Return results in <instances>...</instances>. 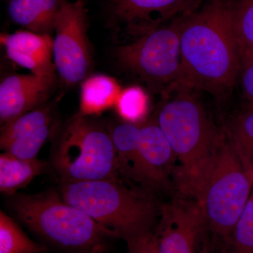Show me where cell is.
I'll use <instances>...</instances> for the list:
<instances>
[{
  "label": "cell",
  "mask_w": 253,
  "mask_h": 253,
  "mask_svg": "<svg viewBox=\"0 0 253 253\" xmlns=\"http://www.w3.org/2000/svg\"><path fill=\"white\" fill-rule=\"evenodd\" d=\"M182 86L224 95L241 71L229 0H204L183 16Z\"/></svg>",
  "instance_id": "obj_1"
},
{
  "label": "cell",
  "mask_w": 253,
  "mask_h": 253,
  "mask_svg": "<svg viewBox=\"0 0 253 253\" xmlns=\"http://www.w3.org/2000/svg\"><path fill=\"white\" fill-rule=\"evenodd\" d=\"M189 88L177 89L158 113V124L179 162L176 186L180 196L202 201L217 158L218 132Z\"/></svg>",
  "instance_id": "obj_2"
},
{
  "label": "cell",
  "mask_w": 253,
  "mask_h": 253,
  "mask_svg": "<svg viewBox=\"0 0 253 253\" xmlns=\"http://www.w3.org/2000/svg\"><path fill=\"white\" fill-rule=\"evenodd\" d=\"M9 207L30 230L69 253H104L117 233L101 225L59 192L15 194Z\"/></svg>",
  "instance_id": "obj_3"
},
{
  "label": "cell",
  "mask_w": 253,
  "mask_h": 253,
  "mask_svg": "<svg viewBox=\"0 0 253 253\" xmlns=\"http://www.w3.org/2000/svg\"><path fill=\"white\" fill-rule=\"evenodd\" d=\"M59 190L66 203L117 233L125 241L153 230L161 210L153 194L128 187L120 179L59 181Z\"/></svg>",
  "instance_id": "obj_4"
},
{
  "label": "cell",
  "mask_w": 253,
  "mask_h": 253,
  "mask_svg": "<svg viewBox=\"0 0 253 253\" xmlns=\"http://www.w3.org/2000/svg\"><path fill=\"white\" fill-rule=\"evenodd\" d=\"M89 117L71 118L55 143L52 164L60 181L121 180L109 129Z\"/></svg>",
  "instance_id": "obj_5"
},
{
  "label": "cell",
  "mask_w": 253,
  "mask_h": 253,
  "mask_svg": "<svg viewBox=\"0 0 253 253\" xmlns=\"http://www.w3.org/2000/svg\"><path fill=\"white\" fill-rule=\"evenodd\" d=\"M184 15L118 46V63L154 90L168 94L181 87L180 33Z\"/></svg>",
  "instance_id": "obj_6"
},
{
  "label": "cell",
  "mask_w": 253,
  "mask_h": 253,
  "mask_svg": "<svg viewBox=\"0 0 253 253\" xmlns=\"http://www.w3.org/2000/svg\"><path fill=\"white\" fill-rule=\"evenodd\" d=\"M253 188L228 134L221 133L217 158L205 189L201 206L207 226L227 246Z\"/></svg>",
  "instance_id": "obj_7"
},
{
  "label": "cell",
  "mask_w": 253,
  "mask_h": 253,
  "mask_svg": "<svg viewBox=\"0 0 253 253\" xmlns=\"http://www.w3.org/2000/svg\"><path fill=\"white\" fill-rule=\"evenodd\" d=\"M53 56L63 83L73 85L83 81L91 64L87 16L83 0L66 2L55 21Z\"/></svg>",
  "instance_id": "obj_8"
},
{
  "label": "cell",
  "mask_w": 253,
  "mask_h": 253,
  "mask_svg": "<svg viewBox=\"0 0 253 253\" xmlns=\"http://www.w3.org/2000/svg\"><path fill=\"white\" fill-rule=\"evenodd\" d=\"M161 219L154 229L159 253H197L207 226L202 206L196 200L179 195L160 210Z\"/></svg>",
  "instance_id": "obj_9"
},
{
  "label": "cell",
  "mask_w": 253,
  "mask_h": 253,
  "mask_svg": "<svg viewBox=\"0 0 253 253\" xmlns=\"http://www.w3.org/2000/svg\"><path fill=\"white\" fill-rule=\"evenodd\" d=\"M204 0H109V24L136 38L188 14Z\"/></svg>",
  "instance_id": "obj_10"
},
{
  "label": "cell",
  "mask_w": 253,
  "mask_h": 253,
  "mask_svg": "<svg viewBox=\"0 0 253 253\" xmlns=\"http://www.w3.org/2000/svg\"><path fill=\"white\" fill-rule=\"evenodd\" d=\"M136 153L139 189L151 194L168 189L176 158L158 123L140 125Z\"/></svg>",
  "instance_id": "obj_11"
},
{
  "label": "cell",
  "mask_w": 253,
  "mask_h": 253,
  "mask_svg": "<svg viewBox=\"0 0 253 253\" xmlns=\"http://www.w3.org/2000/svg\"><path fill=\"white\" fill-rule=\"evenodd\" d=\"M54 114L50 106L25 113L1 128V150L22 159L37 158L41 148L52 134Z\"/></svg>",
  "instance_id": "obj_12"
},
{
  "label": "cell",
  "mask_w": 253,
  "mask_h": 253,
  "mask_svg": "<svg viewBox=\"0 0 253 253\" xmlns=\"http://www.w3.org/2000/svg\"><path fill=\"white\" fill-rule=\"evenodd\" d=\"M56 77L13 75L0 84V121L4 126L44 105L54 89Z\"/></svg>",
  "instance_id": "obj_13"
},
{
  "label": "cell",
  "mask_w": 253,
  "mask_h": 253,
  "mask_svg": "<svg viewBox=\"0 0 253 253\" xmlns=\"http://www.w3.org/2000/svg\"><path fill=\"white\" fill-rule=\"evenodd\" d=\"M6 55L18 66L40 76H55L53 39L49 34L29 31L1 36Z\"/></svg>",
  "instance_id": "obj_14"
},
{
  "label": "cell",
  "mask_w": 253,
  "mask_h": 253,
  "mask_svg": "<svg viewBox=\"0 0 253 253\" xmlns=\"http://www.w3.org/2000/svg\"><path fill=\"white\" fill-rule=\"evenodd\" d=\"M66 0H9L8 14L13 22L39 34L54 31L58 14Z\"/></svg>",
  "instance_id": "obj_15"
},
{
  "label": "cell",
  "mask_w": 253,
  "mask_h": 253,
  "mask_svg": "<svg viewBox=\"0 0 253 253\" xmlns=\"http://www.w3.org/2000/svg\"><path fill=\"white\" fill-rule=\"evenodd\" d=\"M114 78L94 75L82 83L79 114L84 116L99 115L116 106L121 92Z\"/></svg>",
  "instance_id": "obj_16"
},
{
  "label": "cell",
  "mask_w": 253,
  "mask_h": 253,
  "mask_svg": "<svg viewBox=\"0 0 253 253\" xmlns=\"http://www.w3.org/2000/svg\"><path fill=\"white\" fill-rule=\"evenodd\" d=\"M48 167L49 163L38 158L22 159L3 152L0 155V191L9 196L16 194Z\"/></svg>",
  "instance_id": "obj_17"
},
{
  "label": "cell",
  "mask_w": 253,
  "mask_h": 253,
  "mask_svg": "<svg viewBox=\"0 0 253 253\" xmlns=\"http://www.w3.org/2000/svg\"><path fill=\"white\" fill-rule=\"evenodd\" d=\"M233 28L244 71L253 62V0H229Z\"/></svg>",
  "instance_id": "obj_18"
},
{
  "label": "cell",
  "mask_w": 253,
  "mask_h": 253,
  "mask_svg": "<svg viewBox=\"0 0 253 253\" xmlns=\"http://www.w3.org/2000/svg\"><path fill=\"white\" fill-rule=\"evenodd\" d=\"M228 135L246 174L253 183V108L236 118Z\"/></svg>",
  "instance_id": "obj_19"
},
{
  "label": "cell",
  "mask_w": 253,
  "mask_h": 253,
  "mask_svg": "<svg viewBox=\"0 0 253 253\" xmlns=\"http://www.w3.org/2000/svg\"><path fill=\"white\" fill-rule=\"evenodd\" d=\"M0 253H48L42 245L30 239L12 219L0 211Z\"/></svg>",
  "instance_id": "obj_20"
},
{
  "label": "cell",
  "mask_w": 253,
  "mask_h": 253,
  "mask_svg": "<svg viewBox=\"0 0 253 253\" xmlns=\"http://www.w3.org/2000/svg\"><path fill=\"white\" fill-rule=\"evenodd\" d=\"M115 107L126 122L136 124L148 112L149 97L139 86H129L121 91Z\"/></svg>",
  "instance_id": "obj_21"
},
{
  "label": "cell",
  "mask_w": 253,
  "mask_h": 253,
  "mask_svg": "<svg viewBox=\"0 0 253 253\" xmlns=\"http://www.w3.org/2000/svg\"><path fill=\"white\" fill-rule=\"evenodd\" d=\"M225 250L226 253H253V188Z\"/></svg>",
  "instance_id": "obj_22"
},
{
  "label": "cell",
  "mask_w": 253,
  "mask_h": 253,
  "mask_svg": "<svg viewBox=\"0 0 253 253\" xmlns=\"http://www.w3.org/2000/svg\"><path fill=\"white\" fill-rule=\"evenodd\" d=\"M126 253H159L154 229L126 239Z\"/></svg>",
  "instance_id": "obj_23"
},
{
  "label": "cell",
  "mask_w": 253,
  "mask_h": 253,
  "mask_svg": "<svg viewBox=\"0 0 253 253\" xmlns=\"http://www.w3.org/2000/svg\"><path fill=\"white\" fill-rule=\"evenodd\" d=\"M242 87L245 96L253 104V62L243 71Z\"/></svg>",
  "instance_id": "obj_24"
},
{
  "label": "cell",
  "mask_w": 253,
  "mask_h": 253,
  "mask_svg": "<svg viewBox=\"0 0 253 253\" xmlns=\"http://www.w3.org/2000/svg\"><path fill=\"white\" fill-rule=\"evenodd\" d=\"M199 253H212V252L211 251V249H206V248H205V249H203L202 251H201Z\"/></svg>",
  "instance_id": "obj_25"
},
{
  "label": "cell",
  "mask_w": 253,
  "mask_h": 253,
  "mask_svg": "<svg viewBox=\"0 0 253 253\" xmlns=\"http://www.w3.org/2000/svg\"><path fill=\"white\" fill-rule=\"evenodd\" d=\"M251 106H252V108H253V104H251Z\"/></svg>",
  "instance_id": "obj_26"
}]
</instances>
